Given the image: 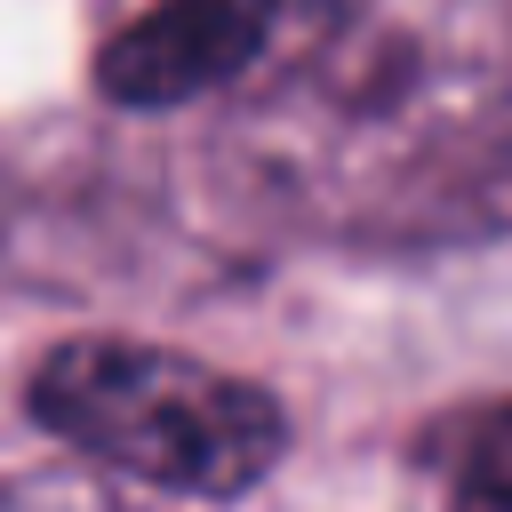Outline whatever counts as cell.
<instances>
[{"mask_svg":"<svg viewBox=\"0 0 512 512\" xmlns=\"http://www.w3.org/2000/svg\"><path fill=\"white\" fill-rule=\"evenodd\" d=\"M24 400L48 432L88 448L96 464L176 496H240L288 448V416L264 384L128 336H88L48 352Z\"/></svg>","mask_w":512,"mask_h":512,"instance_id":"cell-1","label":"cell"},{"mask_svg":"<svg viewBox=\"0 0 512 512\" xmlns=\"http://www.w3.org/2000/svg\"><path fill=\"white\" fill-rule=\"evenodd\" d=\"M448 512H512V408L472 424L456 480H448Z\"/></svg>","mask_w":512,"mask_h":512,"instance_id":"cell-3","label":"cell"},{"mask_svg":"<svg viewBox=\"0 0 512 512\" xmlns=\"http://www.w3.org/2000/svg\"><path fill=\"white\" fill-rule=\"evenodd\" d=\"M280 0H152L96 48V88L112 104H192L240 80L272 40Z\"/></svg>","mask_w":512,"mask_h":512,"instance_id":"cell-2","label":"cell"}]
</instances>
